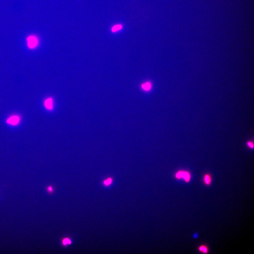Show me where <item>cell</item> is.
<instances>
[{
    "label": "cell",
    "mask_w": 254,
    "mask_h": 254,
    "mask_svg": "<svg viewBox=\"0 0 254 254\" xmlns=\"http://www.w3.org/2000/svg\"><path fill=\"white\" fill-rule=\"evenodd\" d=\"M175 178L177 179H183L184 181L189 183L191 178V175L190 172L187 171L182 170L177 171L175 175Z\"/></svg>",
    "instance_id": "cell-1"
},
{
    "label": "cell",
    "mask_w": 254,
    "mask_h": 254,
    "mask_svg": "<svg viewBox=\"0 0 254 254\" xmlns=\"http://www.w3.org/2000/svg\"><path fill=\"white\" fill-rule=\"evenodd\" d=\"M27 44L28 47L30 49H33L37 47L39 44L38 37L34 35L29 36L26 39Z\"/></svg>",
    "instance_id": "cell-2"
},
{
    "label": "cell",
    "mask_w": 254,
    "mask_h": 254,
    "mask_svg": "<svg viewBox=\"0 0 254 254\" xmlns=\"http://www.w3.org/2000/svg\"><path fill=\"white\" fill-rule=\"evenodd\" d=\"M53 99L51 97L46 99L44 103V105L45 108L47 110H50L53 109Z\"/></svg>",
    "instance_id": "cell-3"
},
{
    "label": "cell",
    "mask_w": 254,
    "mask_h": 254,
    "mask_svg": "<svg viewBox=\"0 0 254 254\" xmlns=\"http://www.w3.org/2000/svg\"><path fill=\"white\" fill-rule=\"evenodd\" d=\"M20 120V118L19 116L17 115H13L8 119L7 122L12 125H16L18 123Z\"/></svg>",
    "instance_id": "cell-4"
},
{
    "label": "cell",
    "mask_w": 254,
    "mask_h": 254,
    "mask_svg": "<svg viewBox=\"0 0 254 254\" xmlns=\"http://www.w3.org/2000/svg\"><path fill=\"white\" fill-rule=\"evenodd\" d=\"M203 181L206 185L207 186L210 185L212 181V177L210 175L209 173L205 174L203 177Z\"/></svg>",
    "instance_id": "cell-5"
},
{
    "label": "cell",
    "mask_w": 254,
    "mask_h": 254,
    "mask_svg": "<svg viewBox=\"0 0 254 254\" xmlns=\"http://www.w3.org/2000/svg\"><path fill=\"white\" fill-rule=\"evenodd\" d=\"M198 250L200 252L204 254H207L209 252V248L205 244L200 245L198 247Z\"/></svg>",
    "instance_id": "cell-6"
},
{
    "label": "cell",
    "mask_w": 254,
    "mask_h": 254,
    "mask_svg": "<svg viewBox=\"0 0 254 254\" xmlns=\"http://www.w3.org/2000/svg\"><path fill=\"white\" fill-rule=\"evenodd\" d=\"M142 88L145 91H148L151 88V84L150 83L147 82L142 84L141 85Z\"/></svg>",
    "instance_id": "cell-7"
},
{
    "label": "cell",
    "mask_w": 254,
    "mask_h": 254,
    "mask_svg": "<svg viewBox=\"0 0 254 254\" xmlns=\"http://www.w3.org/2000/svg\"><path fill=\"white\" fill-rule=\"evenodd\" d=\"M113 182V179L111 177H109L104 180L103 182V185L107 187L110 185Z\"/></svg>",
    "instance_id": "cell-8"
},
{
    "label": "cell",
    "mask_w": 254,
    "mask_h": 254,
    "mask_svg": "<svg viewBox=\"0 0 254 254\" xmlns=\"http://www.w3.org/2000/svg\"><path fill=\"white\" fill-rule=\"evenodd\" d=\"M54 186L52 185H49L46 186V189L47 192L49 194H53L55 191Z\"/></svg>",
    "instance_id": "cell-9"
},
{
    "label": "cell",
    "mask_w": 254,
    "mask_h": 254,
    "mask_svg": "<svg viewBox=\"0 0 254 254\" xmlns=\"http://www.w3.org/2000/svg\"><path fill=\"white\" fill-rule=\"evenodd\" d=\"M122 28V26L121 25H117L115 26L112 28V31L114 32L121 29Z\"/></svg>",
    "instance_id": "cell-10"
},
{
    "label": "cell",
    "mask_w": 254,
    "mask_h": 254,
    "mask_svg": "<svg viewBox=\"0 0 254 254\" xmlns=\"http://www.w3.org/2000/svg\"><path fill=\"white\" fill-rule=\"evenodd\" d=\"M247 145L250 148L253 149L254 147V144L252 141H249L247 142Z\"/></svg>",
    "instance_id": "cell-11"
},
{
    "label": "cell",
    "mask_w": 254,
    "mask_h": 254,
    "mask_svg": "<svg viewBox=\"0 0 254 254\" xmlns=\"http://www.w3.org/2000/svg\"><path fill=\"white\" fill-rule=\"evenodd\" d=\"M63 243L64 244H66L67 243L70 244L71 243V241L69 239L66 238L63 240Z\"/></svg>",
    "instance_id": "cell-12"
}]
</instances>
